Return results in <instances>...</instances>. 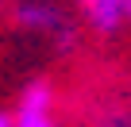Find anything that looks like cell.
I'll return each mask as SVG.
<instances>
[{
  "label": "cell",
  "mask_w": 131,
  "mask_h": 127,
  "mask_svg": "<svg viewBox=\"0 0 131 127\" xmlns=\"http://www.w3.org/2000/svg\"><path fill=\"white\" fill-rule=\"evenodd\" d=\"M23 31H35V35H46L58 50H70L77 42V23L66 16L54 0H19L16 4V16H12Z\"/></svg>",
  "instance_id": "cell-1"
},
{
  "label": "cell",
  "mask_w": 131,
  "mask_h": 127,
  "mask_svg": "<svg viewBox=\"0 0 131 127\" xmlns=\"http://www.w3.org/2000/svg\"><path fill=\"white\" fill-rule=\"evenodd\" d=\"M54 89L50 85H31L23 96H19V108H16V127H50L54 123Z\"/></svg>",
  "instance_id": "cell-2"
},
{
  "label": "cell",
  "mask_w": 131,
  "mask_h": 127,
  "mask_svg": "<svg viewBox=\"0 0 131 127\" xmlns=\"http://www.w3.org/2000/svg\"><path fill=\"white\" fill-rule=\"evenodd\" d=\"M77 8H81V19L96 35H116L119 27H127L123 0H77Z\"/></svg>",
  "instance_id": "cell-3"
},
{
  "label": "cell",
  "mask_w": 131,
  "mask_h": 127,
  "mask_svg": "<svg viewBox=\"0 0 131 127\" xmlns=\"http://www.w3.org/2000/svg\"><path fill=\"white\" fill-rule=\"evenodd\" d=\"M0 127H16V112H0Z\"/></svg>",
  "instance_id": "cell-4"
},
{
  "label": "cell",
  "mask_w": 131,
  "mask_h": 127,
  "mask_svg": "<svg viewBox=\"0 0 131 127\" xmlns=\"http://www.w3.org/2000/svg\"><path fill=\"white\" fill-rule=\"evenodd\" d=\"M123 16H127V23H131V0H123Z\"/></svg>",
  "instance_id": "cell-5"
}]
</instances>
